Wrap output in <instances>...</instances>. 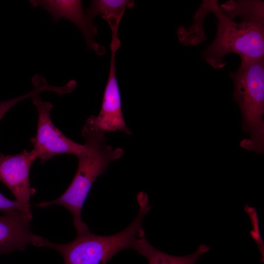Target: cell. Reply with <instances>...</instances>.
Instances as JSON below:
<instances>
[{"label":"cell","instance_id":"1","mask_svg":"<svg viewBox=\"0 0 264 264\" xmlns=\"http://www.w3.org/2000/svg\"><path fill=\"white\" fill-rule=\"evenodd\" d=\"M82 133L85 139L84 149L77 156L78 167L70 184L58 198L36 204L41 208L53 205L66 207L72 216L77 234L89 230L82 220L81 215L92 185L98 176L105 173L110 163L120 158L124 154L122 148L113 149L105 143L106 139L103 132L93 129L85 124Z\"/></svg>","mask_w":264,"mask_h":264},{"label":"cell","instance_id":"2","mask_svg":"<svg viewBox=\"0 0 264 264\" xmlns=\"http://www.w3.org/2000/svg\"><path fill=\"white\" fill-rule=\"evenodd\" d=\"M139 210L134 220L125 229L114 234L102 236L88 230L77 234L72 242L56 243L45 239L43 246L56 250L63 256L64 264H107L117 253L125 249H134L138 238L144 233L145 216L151 208L147 193L136 196Z\"/></svg>","mask_w":264,"mask_h":264},{"label":"cell","instance_id":"3","mask_svg":"<svg viewBox=\"0 0 264 264\" xmlns=\"http://www.w3.org/2000/svg\"><path fill=\"white\" fill-rule=\"evenodd\" d=\"M204 1L218 20L215 40L202 53L208 63L216 69L222 68L226 64L223 58L229 53L238 54L242 60L264 59V22H235L223 12L217 0Z\"/></svg>","mask_w":264,"mask_h":264},{"label":"cell","instance_id":"4","mask_svg":"<svg viewBox=\"0 0 264 264\" xmlns=\"http://www.w3.org/2000/svg\"><path fill=\"white\" fill-rule=\"evenodd\" d=\"M234 84L233 96L242 114V129L250 137L241 146L262 154L264 151V61L242 60L238 69L230 73Z\"/></svg>","mask_w":264,"mask_h":264},{"label":"cell","instance_id":"5","mask_svg":"<svg viewBox=\"0 0 264 264\" xmlns=\"http://www.w3.org/2000/svg\"><path fill=\"white\" fill-rule=\"evenodd\" d=\"M38 114L36 136L31 138L33 145L32 150L37 159L43 164L53 157L62 154L76 156L84 149V145L76 143L66 137L52 122L50 113L53 106L49 102H44L36 95L32 97Z\"/></svg>","mask_w":264,"mask_h":264},{"label":"cell","instance_id":"6","mask_svg":"<svg viewBox=\"0 0 264 264\" xmlns=\"http://www.w3.org/2000/svg\"><path fill=\"white\" fill-rule=\"evenodd\" d=\"M120 46L111 42V58L108 79L105 88L101 110L97 116H91L85 124L92 129L106 132H132L126 126L122 110L120 91L116 75L115 54Z\"/></svg>","mask_w":264,"mask_h":264},{"label":"cell","instance_id":"7","mask_svg":"<svg viewBox=\"0 0 264 264\" xmlns=\"http://www.w3.org/2000/svg\"><path fill=\"white\" fill-rule=\"evenodd\" d=\"M36 159L32 151L24 150L13 155H5L0 152V181L11 191L24 214L31 219L30 199L36 190L30 186L29 173Z\"/></svg>","mask_w":264,"mask_h":264},{"label":"cell","instance_id":"8","mask_svg":"<svg viewBox=\"0 0 264 264\" xmlns=\"http://www.w3.org/2000/svg\"><path fill=\"white\" fill-rule=\"evenodd\" d=\"M0 215V256L13 251H23L29 245L43 246L46 239L30 230L31 219L19 210Z\"/></svg>","mask_w":264,"mask_h":264},{"label":"cell","instance_id":"9","mask_svg":"<svg viewBox=\"0 0 264 264\" xmlns=\"http://www.w3.org/2000/svg\"><path fill=\"white\" fill-rule=\"evenodd\" d=\"M30 2L33 7L44 8L50 14L56 23L62 18L72 22L82 32L89 49H93L99 55L105 53L104 48L94 40L97 29L94 24H90L88 21L81 0H31Z\"/></svg>","mask_w":264,"mask_h":264},{"label":"cell","instance_id":"10","mask_svg":"<svg viewBox=\"0 0 264 264\" xmlns=\"http://www.w3.org/2000/svg\"><path fill=\"white\" fill-rule=\"evenodd\" d=\"M134 1L128 0H92L85 11L86 17L91 24L93 19L98 15L108 23L111 33H117L119 24L126 9H132Z\"/></svg>","mask_w":264,"mask_h":264},{"label":"cell","instance_id":"11","mask_svg":"<svg viewBox=\"0 0 264 264\" xmlns=\"http://www.w3.org/2000/svg\"><path fill=\"white\" fill-rule=\"evenodd\" d=\"M209 249V246L202 244L192 254L184 256H173L154 247L146 239L144 233L137 240L134 250L146 257L149 264H195L198 259Z\"/></svg>","mask_w":264,"mask_h":264},{"label":"cell","instance_id":"12","mask_svg":"<svg viewBox=\"0 0 264 264\" xmlns=\"http://www.w3.org/2000/svg\"><path fill=\"white\" fill-rule=\"evenodd\" d=\"M225 15L232 19L239 16L243 20L264 22V2L260 1H228L220 6Z\"/></svg>","mask_w":264,"mask_h":264},{"label":"cell","instance_id":"13","mask_svg":"<svg viewBox=\"0 0 264 264\" xmlns=\"http://www.w3.org/2000/svg\"><path fill=\"white\" fill-rule=\"evenodd\" d=\"M38 94V90L34 88L31 91L21 96L5 101H0V121L7 111L17 103L28 97H32Z\"/></svg>","mask_w":264,"mask_h":264},{"label":"cell","instance_id":"14","mask_svg":"<svg viewBox=\"0 0 264 264\" xmlns=\"http://www.w3.org/2000/svg\"><path fill=\"white\" fill-rule=\"evenodd\" d=\"M12 210H19L24 213L22 207L16 200L9 199L0 193V212Z\"/></svg>","mask_w":264,"mask_h":264}]
</instances>
